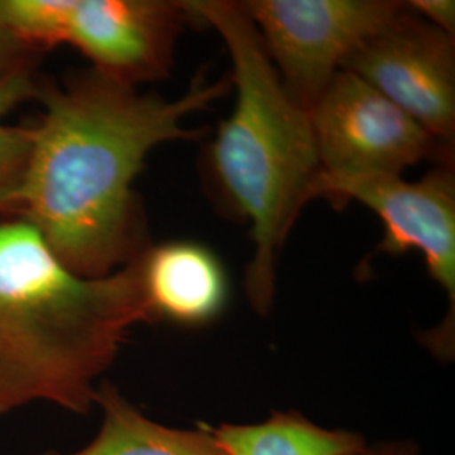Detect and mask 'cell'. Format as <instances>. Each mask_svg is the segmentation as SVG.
<instances>
[{"label": "cell", "mask_w": 455, "mask_h": 455, "mask_svg": "<svg viewBox=\"0 0 455 455\" xmlns=\"http://www.w3.org/2000/svg\"><path fill=\"white\" fill-rule=\"evenodd\" d=\"M327 199L336 208L351 201L379 218L381 253L393 257L420 251L430 276L449 299L445 321L422 339L437 358L454 356L455 336V171L454 164H437L422 180L402 176L332 178L323 171L314 184L312 199Z\"/></svg>", "instance_id": "5b68a950"}, {"label": "cell", "mask_w": 455, "mask_h": 455, "mask_svg": "<svg viewBox=\"0 0 455 455\" xmlns=\"http://www.w3.org/2000/svg\"><path fill=\"white\" fill-rule=\"evenodd\" d=\"M309 116L321 169L332 178L402 176L422 161L454 164V148L346 69L334 75Z\"/></svg>", "instance_id": "52a82bcc"}, {"label": "cell", "mask_w": 455, "mask_h": 455, "mask_svg": "<svg viewBox=\"0 0 455 455\" xmlns=\"http://www.w3.org/2000/svg\"><path fill=\"white\" fill-rule=\"evenodd\" d=\"M39 54L41 51L31 48L0 24V83L16 75L33 73Z\"/></svg>", "instance_id": "4fadbf2b"}, {"label": "cell", "mask_w": 455, "mask_h": 455, "mask_svg": "<svg viewBox=\"0 0 455 455\" xmlns=\"http://www.w3.org/2000/svg\"><path fill=\"white\" fill-rule=\"evenodd\" d=\"M142 323L154 321L137 259L83 278L29 223L0 214V415L33 402L88 415L98 376Z\"/></svg>", "instance_id": "7a4b0ae2"}, {"label": "cell", "mask_w": 455, "mask_h": 455, "mask_svg": "<svg viewBox=\"0 0 455 455\" xmlns=\"http://www.w3.org/2000/svg\"><path fill=\"white\" fill-rule=\"evenodd\" d=\"M137 265L152 321L208 324L227 307V268L204 244L186 240L148 244Z\"/></svg>", "instance_id": "9c48e42d"}, {"label": "cell", "mask_w": 455, "mask_h": 455, "mask_svg": "<svg viewBox=\"0 0 455 455\" xmlns=\"http://www.w3.org/2000/svg\"><path fill=\"white\" fill-rule=\"evenodd\" d=\"M37 84L33 73L16 75L0 83V212L22 178L31 152L29 127H12L5 116L22 101L36 98Z\"/></svg>", "instance_id": "7c38bea8"}, {"label": "cell", "mask_w": 455, "mask_h": 455, "mask_svg": "<svg viewBox=\"0 0 455 455\" xmlns=\"http://www.w3.org/2000/svg\"><path fill=\"white\" fill-rule=\"evenodd\" d=\"M191 22L184 0H0V24L31 48L73 46L95 71L135 88L169 76Z\"/></svg>", "instance_id": "277c9868"}, {"label": "cell", "mask_w": 455, "mask_h": 455, "mask_svg": "<svg viewBox=\"0 0 455 455\" xmlns=\"http://www.w3.org/2000/svg\"><path fill=\"white\" fill-rule=\"evenodd\" d=\"M341 69L371 84L435 140L454 148L455 36L411 7L351 52Z\"/></svg>", "instance_id": "ba28073f"}, {"label": "cell", "mask_w": 455, "mask_h": 455, "mask_svg": "<svg viewBox=\"0 0 455 455\" xmlns=\"http://www.w3.org/2000/svg\"><path fill=\"white\" fill-rule=\"evenodd\" d=\"M95 405L103 411L97 437L69 455H228L204 427L178 430L147 419L110 381L98 385Z\"/></svg>", "instance_id": "30bf717a"}, {"label": "cell", "mask_w": 455, "mask_h": 455, "mask_svg": "<svg viewBox=\"0 0 455 455\" xmlns=\"http://www.w3.org/2000/svg\"><path fill=\"white\" fill-rule=\"evenodd\" d=\"M231 80L196 75L180 98L140 93L93 68L65 83L37 84L44 107L29 127L24 174L0 214L17 216L43 236L58 260L83 278H101L135 260L147 227L133 182L152 148L196 140L189 115L227 97Z\"/></svg>", "instance_id": "6da1fadb"}, {"label": "cell", "mask_w": 455, "mask_h": 455, "mask_svg": "<svg viewBox=\"0 0 455 455\" xmlns=\"http://www.w3.org/2000/svg\"><path fill=\"white\" fill-rule=\"evenodd\" d=\"M228 455H358L366 442L349 430H327L300 413H274L257 425L204 427Z\"/></svg>", "instance_id": "8fae6325"}, {"label": "cell", "mask_w": 455, "mask_h": 455, "mask_svg": "<svg viewBox=\"0 0 455 455\" xmlns=\"http://www.w3.org/2000/svg\"><path fill=\"white\" fill-rule=\"evenodd\" d=\"M195 22L212 26L231 58L236 101L210 146L208 164L229 210L251 225L255 243L244 291L257 314L275 297L276 260L321 163L309 112L285 92L260 36L240 2L184 0Z\"/></svg>", "instance_id": "3957f363"}, {"label": "cell", "mask_w": 455, "mask_h": 455, "mask_svg": "<svg viewBox=\"0 0 455 455\" xmlns=\"http://www.w3.org/2000/svg\"><path fill=\"white\" fill-rule=\"evenodd\" d=\"M408 5L434 28L455 36V4L452 0H410Z\"/></svg>", "instance_id": "5bb4252c"}, {"label": "cell", "mask_w": 455, "mask_h": 455, "mask_svg": "<svg viewBox=\"0 0 455 455\" xmlns=\"http://www.w3.org/2000/svg\"><path fill=\"white\" fill-rule=\"evenodd\" d=\"M280 82L310 112L355 49L407 11L398 0H246Z\"/></svg>", "instance_id": "8992f818"}, {"label": "cell", "mask_w": 455, "mask_h": 455, "mask_svg": "<svg viewBox=\"0 0 455 455\" xmlns=\"http://www.w3.org/2000/svg\"><path fill=\"white\" fill-rule=\"evenodd\" d=\"M419 445L411 440H390L378 442L371 447H364L358 455H419Z\"/></svg>", "instance_id": "9a60e30c"}]
</instances>
